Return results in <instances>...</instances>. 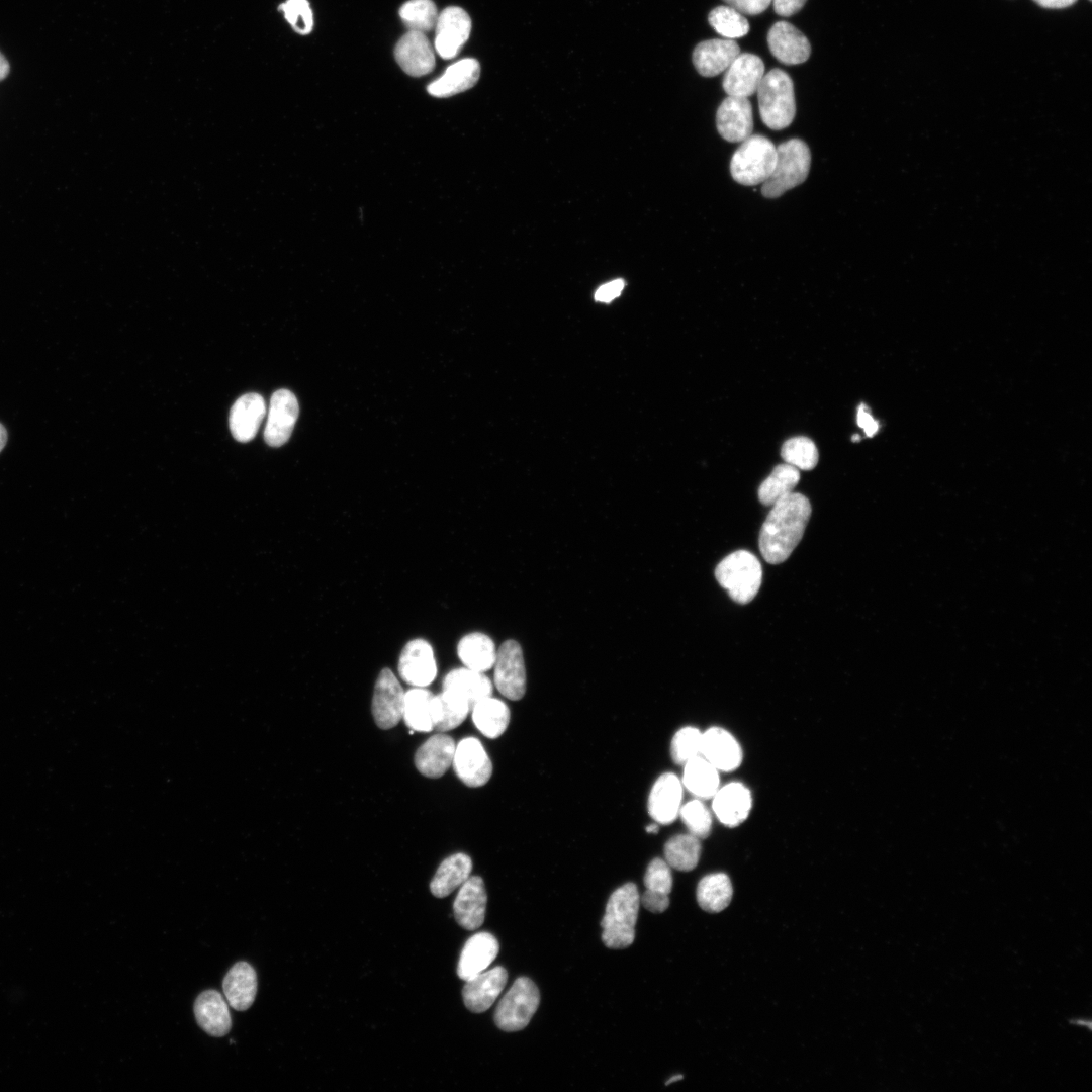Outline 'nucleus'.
Instances as JSON below:
<instances>
[{
    "label": "nucleus",
    "mask_w": 1092,
    "mask_h": 1092,
    "mask_svg": "<svg viewBox=\"0 0 1092 1092\" xmlns=\"http://www.w3.org/2000/svg\"><path fill=\"white\" fill-rule=\"evenodd\" d=\"M809 499L791 492L771 506L759 534V549L764 560L779 564L789 558L803 537L811 516Z\"/></svg>",
    "instance_id": "obj_1"
},
{
    "label": "nucleus",
    "mask_w": 1092,
    "mask_h": 1092,
    "mask_svg": "<svg viewBox=\"0 0 1092 1092\" xmlns=\"http://www.w3.org/2000/svg\"><path fill=\"white\" fill-rule=\"evenodd\" d=\"M640 897L634 883H626L610 896L601 920L602 940L613 949L630 946L635 938Z\"/></svg>",
    "instance_id": "obj_2"
},
{
    "label": "nucleus",
    "mask_w": 1092,
    "mask_h": 1092,
    "mask_svg": "<svg viewBox=\"0 0 1092 1092\" xmlns=\"http://www.w3.org/2000/svg\"><path fill=\"white\" fill-rule=\"evenodd\" d=\"M762 122L772 130L788 127L796 114L794 85L790 75L775 68L764 74L756 90Z\"/></svg>",
    "instance_id": "obj_3"
},
{
    "label": "nucleus",
    "mask_w": 1092,
    "mask_h": 1092,
    "mask_svg": "<svg viewBox=\"0 0 1092 1092\" xmlns=\"http://www.w3.org/2000/svg\"><path fill=\"white\" fill-rule=\"evenodd\" d=\"M715 577L738 604L751 602L759 590L762 568L757 557L747 550L726 556L716 566Z\"/></svg>",
    "instance_id": "obj_4"
},
{
    "label": "nucleus",
    "mask_w": 1092,
    "mask_h": 1092,
    "mask_svg": "<svg viewBox=\"0 0 1092 1092\" xmlns=\"http://www.w3.org/2000/svg\"><path fill=\"white\" fill-rule=\"evenodd\" d=\"M811 154L807 144L791 139L777 147V161L769 178L762 183L761 193L777 198L803 183L810 171Z\"/></svg>",
    "instance_id": "obj_5"
},
{
    "label": "nucleus",
    "mask_w": 1092,
    "mask_h": 1092,
    "mask_svg": "<svg viewBox=\"0 0 1092 1092\" xmlns=\"http://www.w3.org/2000/svg\"><path fill=\"white\" fill-rule=\"evenodd\" d=\"M777 161V148L761 134H751L741 142L730 161V173L739 184L755 186L771 175Z\"/></svg>",
    "instance_id": "obj_6"
},
{
    "label": "nucleus",
    "mask_w": 1092,
    "mask_h": 1092,
    "mask_svg": "<svg viewBox=\"0 0 1092 1092\" xmlns=\"http://www.w3.org/2000/svg\"><path fill=\"white\" fill-rule=\"evenodd\" d=\"M540 1003V993L535 983L526 977L518 978L499 1001L494 1022L503 1031L524 1029L532 1019Z\"/></svg>",
    "instance_id": "obj_7"
},
{
    "label": "nucleus",
    "mask_w": 1092,
    "mask_h": 1092,
    "mask_svg": "<svg viewBox=\"0 0 1092 1092\" xmlns=\"http://www.w3.org/2000/svg\"><path fill=\"white\" fill-rule=\"evenodd\" d=\"M494 685L506 698L517 701L526 692V669L520 644L512 639L505 641L496 651Z\"/></svg>",
    "instance_id": "obj_8"
},
{
    "label": "nucleus",
    "mask_w": 1092,
    "mask_h": 1092,
    "mask_svg": "<svg viewBox=\"0 0 1092 1092\" xmlns=\"http://www.w3.org/2000/svg\"><path fill=\"white\" fill-rule=\"evenodd\" d=\"M404 692L389 668H383L376 679L372 699V714L376 725L390 729L402 719Z\"/></svg>",
    "instance_id": "obj_9"
},
{
    "label": "nucleus",
    "mask_w": 1092,
    "mask_h": 1092,
    "mask_svg": "<svg viewBox=\"0 0 1092 1092\" xmlns=\"http://www.w3.org/2000/svg\"><path fill=\"white\" fill-rule=\"evenodd\" d=\"M452 764L458 778L472 788L485 785L492 774L491 760L480 740L475 737L459 741Z\"/></svg>",
    "instance_id": "obj_10"
},
{
    "label": "nucleus",
    "mask_w": 1092,
    "mask_h": 1092,
    "mask_svg": "<svg viewBox=\"0 0 1092 1092\" xmlns=\"http://www.w3.org/2000/svg\"><path fill=\"white\" fill-rule=\"evenodd\" d=\"M435 50L443 59L458 55L471 31V19L460 7L445 8L436 22Z\"/></svg>",
    "instance_id": "obj_11"
},
{
    "label": "nucleus",
    "mask_w": 1092,
    "mask_h": 1092,
    "mask_svg": "<svg viewBox=\"0 0 1092 1092\" xmlns=\"http://www.w3.org/2000/svg\"><path fill=\"white\" fill-rule=\"evenodd\" d=\"M398 673L406 684L413 687L429 686L437 674L436 660L430 643L420 638L408 641L399 655Z\"/></svg>",
    "instance_id": "obj_12"
},
{
    "label": "nucleus",
    "mask_w": 1092,
    "mask_h": 1092,
    "mask_svg": "<svg viewBox=\"0 0 1092 1092\" xmlns=\"http://www.w3.org/2000/svg\"><path fill=\"white\" fill-rule=\"evenodd\" d=\"M298 417V402L295 395L287 389L273 393L264 430V439L272 447L285 444Z\"/></svg>",
    "instance_id": "obj_13"
},
{
    "label": "nucleus",
    "mask_w": 1092,
    "mask_h": 1092,
    "mask_svg": "<svg viewBox=\"0 0 1092 1092\" xmlns=\"http://www.w3.org/2000/svg\"><path fill=\"white\" fill-rule=\"evenodd\" d=\"M719 134L731 143L742 142L752 134L753 114L751 103L745 97H726L716 113Z\"/></svg>",
    "instance_id": "obj_14"
},
{
    "label": "nucleus",
    "mask_w": 1092,
    "mask_h": 1092,
    "mask_svg": "<svg viewBox=\"0 0 1092 1092\" xmlns=\"http://www.w3.org/2000/svg\"><path fill=\"white\" fill-rule=\"evenodd\" d=\"M764 70L760 57L750 53L739 54L725 72L723 89L728 96L747 98L756 92Z\"/></svg>",
    "instance_id": "obj_15"
},
{
    "label": "nucleus",
    "mask_w": 1092,
    "mask_h": 1092,
    "mask_svg": "<svg viewBox=\"0 0 1092 1092\" xmlns=\"http://www.w3.org/2000/svg\"><path fill=\"white\" fill-rule=\"evenodd\" d=\"M487 895L479 876L469 877L461 886L453 903L457 923L466 930L479 928L485 918Z\"/></svg>",
    "instance_id": "obj_16"
},
{
    "label": "nucleus",
    "mask_w": 1092,
    "mask_h": 1092,
    "mask_svg": "<svg viewBox=\"0 0 1092 1092\" xmlns=\"http://www.w3.org/2000/svg\"><path fill=\"white\" fill-rule=\"evenodd\" d=\"M767 44L772 56L785 65L802 64L811 54L808 38L787 21L772 24L767 33Z\"/></svg>",
    "instance_id": "obj_17"
},
{
    "label": "nucleus",
    "mask_w": 1092,
    "mask_h": 1092,
    "mask_svg": "<svg viewBox=\"0 0 1092 1092\" xmlns=\"http://www.w3.org/2000/svg\"><path fill=\"white\" fill-rule=\"evenodd\" d=\"M681 800L682 784L678 777L673 772L662 774L650 790L648 813L658 824H669L677 818Z\"/></svg>",
    "instance_id": "obj_18"
},
{
    "label": "nucleus",
    "mask_w": 1092,
    "mask_h": 1092,
    "mask_svg": "<svg viewBox=\"0 0 1092 1092\" xmlns=\"http://www.w3.org/2000/svg\"><path fill=\"white\" fill-rule=\"evenodd\" d=\"M507 981L508 973L500 966L465 981L462 997L466 1008L473 1013L488 1010L500 995Z\"/></svg>",
    "instance_id": "obj_19"
},
{
    "label": "nucleus",
    "mask_w": 1092,
    "mask_h": 1092,
    "mask_svg": "<svg viewBox=\"0 0 1092 1092\" xmlns=\"http://www.w3.org/2000/svg\"><path fill=\"white\" fill-rule=\"evenodd\" d=\"M701 755L720 771H732L742 762V749L735 737L721 727L702 733Z\"/></svg>",
    "instance_id": "obj_20"
},
{
    "label": "nucleus",
    "mask_w": 1092,
    "mask_h": 1092,
    "mask_svg": "<svg viewBox=\"0 0 1092 1092\" xmlns=\"http://www.w3.org/2000/svg\"><path fill=\"white\" fill-rule=\"evenodd\" d=\"M395 60L408 75L420 77L433 71L435 55L431 42L423 32L410 30L397 42Z\"/></svg>",
    "instance_id": "obj_21"
},
{
    "label": "nucleus",
    "mask_w": 1092,
    "mask_h": 1092,
    "mask_svg": "<svg viewBox=\"0 0 1092 1092\" xmlns=\"http://www.w3.org/2000/svg\"><path fill=\"white\" fill-rule=\"evenodd\" d=\"M499 950L497 939L489 932H478L465 942L457 965V975L467 981L485 971Z\"/></svg>",
    "instance_id": "obj_22"
},
{
    "label": "nucleus",
    "mask_w": 1092,
    "mask_h": 1092,
    "mask_svg": "<svg viewBox=\"0 0 1092 1092\" xmlns=\"http://www.w3.org/2000/svg\"><path fill=\"white\" fill-rule=\"evenodd\" d=\"M739 54L740 48L734 39H708L694 49L693 63L700 75L714 77L726 71Z\"/></svg>",
    "instance_id": "obj_23"
},
{
    "label": "nucleus",
    "mask_w": 1092,
    "mask_h": 1092,
    "mask_svg": "<svg viewBox=\"0 0 1092 1092\" xmlns=\"http://www.w3.org/2000/svg\"><path fill=\"white\" fill-rule=\"evenodd\" d=\"M712 808L724 825L741 824L749 815L752 805L750 791L741 783H729L719 788L713 796Z\"/></svg>",
    "instance_id": "obj_24"
},
{
    "label": "nucleus",
    "mask_w": 1092,
    "mask_h": 1092,
    "mask_svg": "<svg viewBox=\"0 0 1092 1092\" xmlns=\"http://www.w3.org/2000/svg\"><path fill=\"white\" fill-rule=\"evenodd\" d=\"M455 742L449 735L435 734L427 739L416 751L415 765L425 777H442L452 765Z\"/></svg>",
    "instance_id": "obj_25"
},
{
    "label": "nucleus",
    "mask_w": 1092,
    "mask_h": 1092,
    "mask_svg": "<svg viewBox=\"0 0 1092 1092\" xmlns=\"http://www.w3.org/2000/svg\"><path fill=\"white\" fill-rule=\"evenodd\" d=\"M266 415V404L258 393H247L239 397L230 412V429L239 442H249L257 434Z\"/></svg>",
    "instance_id": "obj_26"
},
{
    "label": "nucleus",
    "mask_w": 1092,
    "mask_h": 1092,
    "mask_svg": "<svg viewBox=\"0 0 1092 1092\" xmlns=\"http://www.w3.org/2000/svg\"><path fill=\"white\" fill-rule=\"evenodd\" d=\"M645 892L640 902L652 913H662L669 906V894L672 889L671 868L665 859L655 857L647 867L644 875Z\"/></svg>",
    "instance_id": "obj_27"
},
{
    "label": "nucleus",
    "mask_w": 1092,
    "mask_h": 1092,
    "mask_svg": "<svg viewBox=\"0 0 1092 1092\" xmlns=\"http://www.w3.org/2000/svg\"><path fill=\"white\" fill-rule=\"evenodd\" d=\"M194 1014L199 1026L212 1036H223L232 1027L228 1004L215 990H206L196 998Z\"/></svg>",
    "instance_id": "obj_28"
},
{
    "label": "nucleus",
    "mask_w": 1092,
    "mask_h": 1092,
    "mask_svg": "<svg viewBox=\"0 0 1092 1092\" xmlns=\"http://www.w3.org/2000/svg\"><path fill=\"white\" fill-rule=\"evenodd\" d=\"M480 75V65L473 58H465L450 65L443 75L427 88L435 97H449L473 87Z\"/></svg>",
    "instance_id": "obj_29"
},
{
    "label": "nucleus",
    "mask_w": 1092,
    "mask_h": 1092,
    "mask_svg": "<svg viewBox=\"0 0 1092 1092\" xmlns=\"http://www.w3.org/2000/svg\"><path fill=\"white\" fill-rule=\"evenodd\" d=\"M257 975L246 962L236 963L226 973L222 989L228 1003L238 1011L247 1010L257 994Z\"/></svg>",
    "instance_id": "obj_30"
},
{
    "label": "nucleus",
    "mask_w": 1092,
    "mask_h": 1092,
    "mask_svg": "<svg viewBox=\"0 0 1092 1092\" xmlns=\"http://www.w3.org/2000/svg\"><path fill=\"white\" fill-rule=\"evenodd\" d=\"M443 690L460 697L472 709L476 703L492 695V682L483 672L460 667L446 674Z\"/></svg>",
    "instance_id": "obj_31"
},
{
    "label": "nucleus",
    "mask_w": 1092,
    "mask_h": 1092,
    "mask_svg": "<svg viewBox=\"0 0 1092 1092\" xmlns=\"http://www.w3.org/2000/svg\"><path fill=\"white\" fill-rule=\"evenodd\" d=\"M472 871V860L465 853H455L445 858L430 883L431 893L437 898L450 895L460 887Z\"/></svg>",
    "instance_id": "obj_32"
},
{
    "label": "nucleus",
    "mask_w": 1092,
    "mask_h": 1092,
    "mask_svg": "<svg viewBox=\"0 0 1092 1092\" xmlns=\"http://www.w3.org/2000/svg\"><path fill=\"white\" fill-rule=\"evenodd\" d=\"M471 711L469 704L455 694L443 690L433 695L430 712L433 729L446 732L458 727Z\"/></svg>",
    "instance_id": "obj_33"
},
{
    "label": "nucleus",
    "mask_w": 1092,
    "mask_h": 1092,
    "mask_svg": "<svg viewBox=\"0 0 1092 1092\" xmlns=\"http://www.w3.org/2000/svg\"><path fill=\"white\" fill-rule=\"evenodd\" d=\"M457 653L465 667L484 672L495 662L496 650L492 639L486 634L473 632L462 637L457 645Z\"/></svg>",
    "instance_id": "obj_34"
},
{
    "label": "nucleus",
    "mask_w": 1092,
    "mask_h": 1092,
    "mask_svg": "<svg viewBox=\"0 0 1092 1092\" xmlns=\"http://www.w3.org/2000/svg\"><path fill=\"white\" fill-rule=\"evenodd\" d=\"M471 712L475 727L487 738L499 737L510 723L509 707L502 700L491 696L476 703Z\"/></svg>",
    "instance_id": "obj_35"
},
{
    "label": "nucleus",
    "mask_w": 1092,
    "mask_h": 1092,
    "mask_svg": "<svg viewBox=\"0 0 1092 1092\" xmlns=\"http://www.w3.org/2000/svg\"><path fill=\"white\" fill-rule=\"evenodd\" d=\"M702 755L696 756L684 764L682 785L699 799H712L719 789V775Z\"/></svg>",
    "instance_id": "obj_36"
},
{
    "label": "nucleus",
    "mask_w": 1092,
    "mask_h": 1092,
    "mask_svg": "<svg viewBox=\"0 0 1092 1092\" xmlns=\"http://www.w3.org/2000/svg\"><path fill=\"white\" fill-rule=\"evenodd\" d=\"M699 906L706 912L718 913L730 904L733 887L725 873H713L704 876L696 891Z\"/></svg>",
    "instance_id": "obj_37"
},
{
    "label": "nucleus",
    "mask_w": 1092,
    "mask_h": 1092,
    "mask_svg": "<svg viewBox=\"0 0 1092 1092\" xmlns=\"http://www.w3.org/2000/svg\"><path fill=\"white\" fill-rule=\"evenodd\" d=\"M701 850L698 837L691 833L677 834L669 838L664 845L665 861L670 868L689 872L697 867Z\"/></svg>",
    "instance_id": "obj_38"
},
{
    "label": "nucleus",
    "mask_w": 1092,
    "mask_h": 1092,
    "mask_svg": "<svg viewBox=\"0 0 1092 1092\" xmlns=\"http://www.w3.org/2000/svg\"><path fill=\"white\" fill-rule=\"evenodd\" d=\"M800 480V471L790 464H780L766 477L758 488V498L765 506H772L779 499L793 492Z\"/></svg>",
    "instance_id": "obj_39"
},
{
    "label": "nucleus",
    "mask_w": 1092,
    "mask_h": 1092,
    "mask_svg": "<svg viewBox=\"0 0 1092 1092\" xmlns=\"http://www.w3.org/2000/svg\"><path fill=\"white\" fill-rule=\"evenodd\" d=\"M432 698L433 694L425 688L416 687L404 693L402 719L412 730H433L430 712Z\"/></svg>",
    "instance_id": "obj_40"
},
{
    "label": "nucleus",
    "mask_w": 1092,
    "mask_h": 1092,
    "mask_svg": "<svg viewBox=\"0 0 1092 1092\" xmlns=\"http://www.w3.org/2000/svg\"><path fill=\"white\" fill-rule=\"evenodd\" d=\"M438 11L432 0H410L399 9V16L412 31L427 32L436 26Z\"/></svg>",
    "instance_id": "obj_41"
},
{
    "label": "nucleus",
    "mask_w": 1092,
    "mask_h": 1092,
    "mask_svg": "<svg viewBox=\"0 0 1092 1092\" xmlns=\"http://www.w3.org/2000/svg\"><path fill=\"white\" fill-rule=\"evenodd\" d=\"M708 21L718 34L728 39L743 37L750 28L744 15L730 6H717L712 9Z\"/></svg>",
    "instance_id": "obj_42"
},
{
    "label": "nucleus",
    "mask_w": 1092,
    "mask_h": 1092,
    "mask_svg": "<svg viewBox=\"0 0 1092 1092\" xmlns=\"http://www.w3.org/2000/svg\"><path fill=\"white\" fill-rule=\"evenodd\" d=\"M781 455L787 464L801 470H811L818 463L816 445L803 436L787 440L782 446Z\"/></svg>",
    "instance_id": "obj_43"
},
{
    "label": "nucleus",
    "mask_w": 1092,
    "mask_h": 1092,
    "mask_svg": "<svg viewBox=\"0 0 1092 1092\" xmlns=\"http://www.w3.org/2000/svg\"><path fill=\"white\" fill-rule=\"evenodd\" d=\"M702 733L692 726L679 729L672 737L670 755L676 764H685L690 759L701 755Z\"/></svg>",
    "instance_id": "obj_44"
},
{
    "label": "nucleus",
    "mask_w": 1092,
    "mask_h": 1092,
    "mask_svg": "<svg viewBox=\"0 0 1092 1092\" xmlns=\"http://www.w3.org/2000/svg\"><path fill=\"white\" fill-rule=\"evenodd\" d=\"M678 815L691 834L699 839L709 836L712 828V816L702 801L695 799L686 803L680 807Z\"/></svg>",
    "instance_id": "obj_45"
},
{
    "label": "nucleus",
    "mask_w": 1092,
    "mask_h": 1092,
    "mask_svg": "<svg viewBox=\"0 0 1092 1092\" xmlns=\"http://www.w3.org/2000/svg\"><path fill=\"white\" fill-rule=\"evenodd\" d=\"M279 9L297 33L308 34L312 30L313 14L307 0H287Z\"/></svg>",
    "instance_id": "obj_46"
},
{
    "label": "nucleus",
    "mask_w": 1092,
    "mask_h": 1092,
    "mask_svg": "<svg viewBox=\"0 0 1092 1092\" xmlns=\"http://www.w3.org/2000/svg\"><path fill=\"white\" fill-rule=\"evenodd\" d=\"M728 6L745 15H757L765 11L771 0H723Z\"/></svg>",
    "instance_id": "obj_47"
},
{
    "label": "nucleus",
    "mask_w": 1092,
    "mask_h": 1092,
    "mask_svg": "<svg viewBox=\"0 0 1092 1092\" xmlns=\"http://www.w3.org/2000/svg\"><path fill=\"white\" fill-rule=\"evenodd\" d=\"M625 286L623 279H615L600 286L596 293L595 299L601 302H610L618 297Z\"/></svg>",
    "instance_id": "obj_48"
},
{
    "label": "nucleus",
    "mask_w": 1092,
    "mask_h": 1092,
    "mask_svg": "<svg viewBox=\"0 0 1092 1092\" xmlns=\"http://www.w3.org/2000/svg\"><path fill=\"white\" fill-rule=\"evenodd\" d=\"M775 12L784 17H789L799 12L807 0H771Z\"/></svg>",
    "instance_id": "obj_49"
},
{
    "label": "nucleus",
    "mask_w": 1092,
    "mask_h": 1092,
    "mask_svg": "<svg viewBox=\"0 0 1092 1092\" xmlns=\"http://www.w3.org/2000/svg\"><path fill=\"white\" fill-rule=\"evenodd\" d=\"M857 425L869 437L875 435L879 429L878 422L871 416L864 404L859 405L857 410Z\"/></svg>",
    "instance_id": "obj_50"
},
{
    "label": "nucleus",
    "mask_w": 1092,
    "mask_h": 1092,
    "mask_svg": "<svg viewBox=\"0 0 1092 1092\" xmlns=\"http://www.w3.org/2000/svg\"><path fill=\"white\" fill-rule=\"evenodd\" d=\"M1039 6L1044 8H1065L1073 5L1077 0H1033Z\"/></svg>",
    "instance_id": "obj_51"
},
{
    "label": "nucleus",
    "mask_w": 1092,
    "mask_h": 1092,
    "mask_svg": "<svg viewBox=\"0 0 1092 1092\" xmlns=\"http://www.w3.org/2000/svg\"><path fill=\"white\" fill-rule=\"evenodd\" d=\"M10 71V65L5 56L0 52V81L5 79Z\"/></svg>",
    "instance_id": "obj_52"
},
{
    "label": "nucleus",
    "mask_w": 1092,
    "mask_h": 1092,
    "mask_svg": "<svg viewBox=\"0 0 1092 1092\" xmlns=\"http://www.w3.org/2000/svg\"><path fill=\"white\" fill-rule=\"evenodd\" d=\"M7 441V431L5 427L0 423V452L3 450Z\"/></svg>",
    "instance_id": "obj_53"
},
{
    "label": "nucleus",
    "mask_w": 1092,
    "mask_h": 1092,
    "mask_svg": "<svg viewBox=\"0 0 1092 1092\" xmlns=\"http://www.w3.org/2000/svg\"><path fill=\"white\" fill-rule=\"evenodd\" d=\"M658 830H659V826H658L657 824H655V823H653V824H650V825H648V826L646 827V831H647L648 833H657V832H658Z\"/></svg>",
    "instance_id": "obj_54"
},
{
    "label": "nucleus",
    "mask_w": 1092,
    "mask_h": 1092,
    "mask_svg": "<svg viewBox=\"0 0 1092 1092\" xmlns=\"http://www.w3.org/2000/svg\"><path fill=\"white\" fill-rule=\"evenodd\" d=\"M682 1078H684V1076H682V1075H675V1076H672V1077H671L670 1079H668V1080L666 1081L665 1085H666V1086H668V1085H670V1084H672V1083H674V1082H676V1081H679V1080H681Z\"/></svg>",
    "instance_id": "obj_55"
},
{
    "label": "nucleus",
    "mask_w": 1092,
    "mask_h": 1092,
    "mask_svg": "<svg viewBox=\"0 0 1092 1092\" xmlns=\"http://www.w3.org/2000/svg\"><path fill=\"white\" fill-rule=\"evenodd\" d=\"M852 441H859V436L858 435H853L852 436Z\"/></svg>",
    "instance_id": "obj_56"
}]
</instances>
